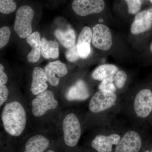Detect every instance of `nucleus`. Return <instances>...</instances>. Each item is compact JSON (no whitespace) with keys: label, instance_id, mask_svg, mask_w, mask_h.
<instances>
[{"label":"nucleus","instance_id":"nucleus-1","mask_svg":"<svg viewBox=\"0 0 152 152\" xmlns=\"http://www.w3.org/2000/svg\"><path fill=\"white\" fill-rule=\"evenodd\" d=\"M1 118L7 132L15 137L21 134L26 124V116L24 108L20 103L14 102L6 104Z\"/></svg>","mask_w":152,"mask_h":152},{"label":"nucleus","instance_id":"nucleus-2","mask_svg":"<svg viewBox=\"0 0 152 152\" xmlns=\"http://www.w3.org/2000/svg\"><path fill=\"white\" fill-rule=\"evenodd\" d=\"M34 15L33 9L28 5L22 6L17 11L14 30L20 37L25 39L31 34Z\"/></svg>","mask_w":152,"mask_h":152},{"label":"nucleus","instance_id":"nucleus-3","mask_svg":"<svg viewBox=\"0 0 152 152\" xmlns=\"http://www.w3.org/2000/svg\"><path fill=\"white\" fill-rule=\"evenodd\" d=\"M63 129L66 145L68 146L75 147L78 142L81 134L80 124L75 114H69L65 117Z\"/></svg>","mask_w":152,"mask_h":152},{"label":"nucleus","instance_id":"nucleus-4","mask_svg":"<svg viewBox=\"0 0 152 152\" xmlns=\"http://www.w3.org/2000/svg\"><path fill=\"white\" fill-rule=\"evenodd\" d=\"M117 100L114 92L108 90H99L95 93L91 99L89 108L95 113H100L112 107Z\"/></svg>","mask_w":152,"mask_h":152},{"label":"nucleus","instance_id":"nucleus-5","mask_svg":"<svg viewBox=\"0 0 152 152\" xmlns=\"http://www.w3.org/2000/svg\"><path fill=\"white\" fill-rule=\"evenodd\" d=\"M58 104L53 93L50 91H45L37 95L32 102L33 115L36 117H40L48 110L56 109Z\"/></svg>","mask_w":152,"mask_h":152},{"label":"nucleus","instance_id":"nucleus-6","mask_svg":"<svg viewBox=\"0 0 152 152\" xmlns=\"http://www.w3.org/2000/svg\"><path fill=\"white\" fill-rule=\"evenodd\" d=\"M103 0H74L72 8L75 13L80 16L99 13L103 10Z\"/></svg>","mask_w":152,"mask_h":152},{"label":"nucleus","instance_id":"nucleus-7","mask_svg":"<svg viewBox=\"0 0 152 152\" xmlns=\"http://www.w3.org/2000/svg\"><path fill=\"white\" fill-rule=\"evenodd\" d=\"M93 45L99 50L107 51L111 48L113 40L109 28L103 24H97L93 28Z\"/></svg>","mask_w":152,"mask_h":152},{"label":"nucleus","instance_id":"nucleus-8","mask_svg":"<svg viewBox=\"0 0 152 152\" xmlns=\"http://www.w3.org/2000/svg\"><path fill=\"white\" fill-rule=\"evenodd\" d=\"M134 109L138 117L145 118L152 111V93L148 89L141 90L136 95L134 101Z\"/></svg>","mask_w":152,"mask_h":152},{"label":"nucleus","instance_id":"nucleus-9","mask_svg":"<svg viewBox=\"0 0 152 152\" xmlns=\"http://www.w3.org/2000/svg\"><path fill=\"white\" fill-rule=\"evenodd\" d=\"M142 143L141 138L138 133L134 131H129L120 140L115 152H139Z\"/></svg>","mask_w":152,"mask_h":152},{"label":"nucleus","instance_id":"nucleus-10","mask_svg":"<svg viewBox=\"0 0 152 152\" xmlns=\"http://www.w3.org/2000/svg\"><path fill=\"white\" fill-rule=\"evenodd\" d=\"M48 81L53 86H56L60 79L67 74L68 70L65 64L59 61L52 62L45 68Z\"/></svg>","mask_w":152,"mask_h":152},{"label":"nucleus","instance_id":"nucleus-11","mask_svg":"<svg viewBox=\"0 0 152 152\" xmlns=\"http://www.w3.org/2000/svg\"><path fill=\"white\" fill-rule=\"evenodd\" d=\"M121 139L117 134L97 136L92 142V147L98 152H112L113 145H117Z\"/></svg>","mask_w":152,"mask_h":152},{"label":"nucleus","instance_id":"nucleus-12","mask_svg":"<svg viewBox=\"0 0 152 152\" xmlns=\"http://www.w3.org/2000/svg\"><path fill=\"white\" fill-rule=\"evenodd\" d=\"M92 38L93 32L91 28L88 27L84 28L79 35L77 44L80 58L86 59L90 55Z\"/></svg>","mask_w":152,"mask_h":152},{"label":"nucleus","instance_id":"nucleus-13","mask_svg":"<svg viewBox=\"0 0 152 152\" xmlns=\"http://www.w3.org/2000/svg\"><path fill=\"white\" fill-rule=\"evenodd\" d=\"M48 79L45 72L42 69L36 67L34 69L32 74V82L31 86V91L34 95H38L46 91L48 88Z\"/></svg>","mask_w":152,"mask_h":152},{"label":"nucleus","instance_id":"nucleus-14","mask_svg":"<svg viewBox=\"0 0 152 152\" xmlns=\"http://www.w3.org/2000/svg\"><path fill=\"white\" fill-rule=\"evenodd\" d=\"M152 21L148 15V11H143L136 14L131 28V32L137 35L145 32L151 28Z\"/></svg>","mask_w":152,"mask_h":152},{"label":"nucleus","instance_id":"nucleus-15","mask_svg":"<svg viewBox=\"0 0 152 152\" xmlns=\"http://www.w3.org/2000/svg\"><path fill=\"white\" fill-rule=\"evenodd\" d=\"M89 96V93L86 85L83 81H78L68 90L66 95L68 101H83Z\"/></svg>","mask_w":152,"mask_h":152},{"label":"nucleus","instance_id":"nucleus-16","mask_svg":"<svg viewBox=\"0 0 152 152\" xmlns=\"http://www.w3.org/2000/svg\"><path fill=\"white\" fill-rule=\"evenodd\" d=\"M27 42L32 48L28 55V61L30 62H37L40 58L42 49V41L39 33L38 32L33 33L28 37Z\"/></svg>","mask_w":152,"mask_h":152},{"label":"nucleus","instance_id":"nucleus-17","mask_svg":"<svg viewBox=\"0 0 152 152\" xmlns=\"http://www.w3.org/2000/svg\"><path fill=\"white\" fill-rule=\"evenodd\" d=\"M50 144V141L43 136L37 135L30 138L26 143L25 152H43Z\"/></svg>","mask_w":152,"mask_h":152},{"label":"nucleus","instance_id":"nucleus-18","mask_svg":"<svg viewBox=\"0 0 152 152\" xmlns=\"http://www.w3.org/2000/svg\"><path fill=\"white\" fill-rule=\"evenodd\" d=\"M55 35L61 44L66 48H69L75 45L76 34L72 28L69 27L66 30L57 29Z\"/></svg>","mask_w":152,"mask_h":152},{"label":"nucleus","instance_id":"nucleus-19","mask_svg":"<svg viewBox=\"0 0 152 152\" xmlns=\"http://www.w3.org/2000/svg\"><path fill=\"white\" fill-rule=\"evenodd\" d=\"M41 54L46 59H56L59 56V44L56 41H48L43 38L42 40Z\"/></svg>","mask_w":152,"mask_h":152},{"label":"nucleus","instance_id":"nucleus-20","mask_svg":"<svg viewBox=\"0 0 152 152\" xmlns=\"http://www.w3.org/2000/svg\"><path fill=\"white\" fill-rule=\"evenodd\" d=\"M118 72L116 66L112 64H104L96 68L92 74L94 80L102 81L110 76L114 75Z\"/></svg>","mask_w":152,"mask_h":152},{"label":"nucleus","instance_id":"nucleus-21","mask_svg":"<svg viewBox=\"0 0 152 152\" xmlns=\"http://www.w3.org/2000/svg\"><path fill=\"white\" fill-rule=\"evenodd\" d=\"M16 8V4L14 0H0V12L1 13L10 14Z\"/></svg>","mask_w":152,"mask_h":152},{"label":"nucleus","instance_id":"nucleus-22","mask_svg":"<svg viewBox=\"0 0 152 152\" xmlns=\"http://www.w3.org/2000/svg\"><path fill=\"white\" fill-rule=\"evenodd\" d=\"M115 80V76H110L106 78L102 81L99 86V89L100 90H108L115 92L116 89L115 86L113 83V82Z\"/></svg>","mask_w":152,"mask_h":152},{"label":"nucleus","instance_id":"nucleus-23","mask_svg":"<svg viewBox=\"0 0 152 152\" xmlns=\"http://www.w3.org/2000/svg\"><path fill=\"white\" fill-rule=\"evenodd\" d=\"M11 35V30L8 26H4L0 29V48L5 46L8 43Z\"/></svg>","mask_w":152,"mask_h":152},{"label":"nucleus","instance_id":"nucleus-24","mask_svg":"<svg viewBox=\"0 0 152 152\" xmlns=\"http://www.w3.org/2000/svg\"><path fill=\"white\" fill-rule=\"evenodd\" d=\"M128 7V12L130 14L138 13L141 8V0H125Z\"/></svg>","mask_w":152,"mask_h":152},{"label":"nucleus","instance_id":"nucleus-25","mask_svg":"<svg viewBox=\"0 0 152 152\" xmlns=\"http://www.w3.org/2000/svg\"><path fill=\"white\" fill-rule=\"evenodd\" d=\"M127 76L124 71H118L115 76V85L118 89H121L124 87L126 82Z\"/></svg>","mask_w":152,"mask_h":152},{"label":"nucleus","instance_id":"nucleus-26","mask_svg":"<svg viewBox=\"0 0 152 152\" xmlns=\"http://www.w3.org/2000/svg\"><path fill=\"white\" fill-rule=\"evenodd\" d=\"M65 56L67 60L71 62H74L77 61L80 57L77 45H75L74 46L68 48L66 52Z\"/></svg>","mask_w":152,"mask_h":152},{"label":"nucleus","instance_id":"nucleus-27","mask_svg":"<svg viewBox=\"0 0 152 152\" xmlns=\"http://www.w3.org/2000/svg\"><path fill=\"white\" fill-rule=\"evenodd\" d=\"M9 91L4 85L0 86V106H1L7 99Z\"/></svg>","mask_w":152,"mask_h":152},{"label":"nucleus","instance_id":"nucleus-28","mask_svg":"<svg viewBox=\"0 0 152 152\" xmlns=\"http://www.w3.org/2000/svg\"><path fill=\"white\" fill-rule=\"evenodd\" d=\"M4 67L0 64V86L4 85L8 81V77L4 72Z\"/></svg>","mask_w":152,"mask_h":152},{"label":"nucleus","instance_id":"nucleus-29","mask_svg":"<svg viewBox=\"0 0 152 152\" xmlns=\"http://www.w3.org/2000/svg\"><path fill=\"white\" fill-rule=\"evenodd\" d=\"M148 15L150 20L152 21V8L149 9L148 10Z\"/></svg>","mask_w":152,"mask_h":152},{"label":"nucleus","instance_id":"nucleus-30","mask_svg":"<svg viewBox=\"0 0 152 152\" xmlns=\"http://www.w3.org/2000/svg\"><path fill=\"white\" fill-rule=\"evenodd\" d=\"M150 50H151V52L152 53V43L151 44V46H150Z\"/></svg>","mask_w":152,"mask_h":152},{"label":"nucleus","instance_id":"nucleus-31","mask_svg":"<svg viewBox=\"0 0 152 152\" xmlns=\"http://www.w3.org/2000/svg\"><path fill=\"white\" fill-rule=\"evenodd\" d=\"M47 152H54L53 151H52V150H49V151H48Z\"/></svg>","mask_w":152,"mask_h":152},{"label":"nucleus","instance_id":"nucleus-32","mask_svg":"<svg viewBox=\"0 0 152 152\" xmlns=\"http://www.w3.org/2000/svg\"><path fill=\"white\" fill-rule=\"evenodd\" d=\"M145 152H152V151L151 152H150V151H145Z\"/></svg>","mask_w":152,"mask_h":152},{"label":"nucleus","instance_id":"nucleus-33","mask_svg":"<svg viewBox=\"0 0 152 152\" xmlns=\"http://www.w3.org/2000/svg\"><path fill=\"white\" fill-rule=\"evenodd\" d=\"M149 1H150L152 3V0H149Z\"/></svg>","mask_w":152,"mask_h":152}]
</instances>
